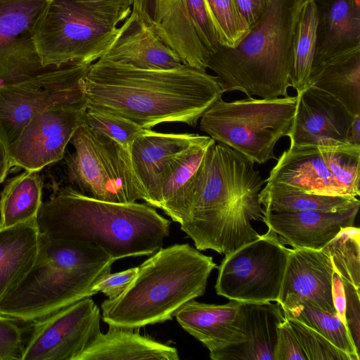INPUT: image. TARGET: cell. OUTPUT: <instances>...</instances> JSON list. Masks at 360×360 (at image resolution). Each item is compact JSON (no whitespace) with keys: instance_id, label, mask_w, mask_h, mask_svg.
<instances>
[{"instance_id":"31","label":"cell","mask_w":360,"mask_h":360,"mask_svg":"<svg viewBox=\"0 0 360 360\" xmlns=\"http://www.w3.org/2000/svg\"><path fill=\"white\" fill-rule=\"evenodd\" d=\"M317 24L318 12L314 1L304 0L295 23L292 46L290 83L297 95L309 86Z\"/></svg>"},{"instance_id":"23","label":"cell","mask_w":360,"mask_h":360,"mask_svg":"<svg viewBox=\"0 0 360 360\" xmlns=\"http://www.w3.org/2000/svg\"><path fill=\"white\" fill-rule=\"evenodd\" d=\"M314 1L318 24L311 70L330 59L360 49V0Z\"/></svg>"},{"instance_id":"22","label":"cell","mask_w":360,"mask_h":360,"mask_svg":"<svg viewBox=\"0 0 360 360\" xmlns=\"http://www.w3.org/2000/svg\"><path fill=\"white\" fill-rule=\"evenodd\" d=\"M98 60L142 70H170L184 65L179 56L131 11Z\"/></svg>"},{"instance_id":"4","label":"cell","mask_w":360,"mask_h":360,"mask_svg":"<svg viewBox=\"0 0 360 360\" xmlns=\"http://www.w3.org/2000/svg\"><path fill=\"white\" fill-rule=\"evenodd\" d=\"M216 268L212 257L188 243L161 248L139 266L122 295L102 302V320L132 329L172 320L184 304L204 295Z\"/></svg>"},{"instance_id":"37","label":"cell","mask_w":360,"mask_h":360,"mask_svg":"<svg viewBox=\"0 0 360 360\" xmlns=\"http://www.w3.org/2000/svg\"><path fill=\"white\" fill-rule=\"evenodd\" d=\"M23 338L14 321L0 316V360H22Z\"/></svg>"},{"instance_id":"18","label":"cell","mask_w":360,"mask_h":360,"mask_svg":"<svg viewBox=\"0 0 360 360\" xmlns=\"http://www.w3.org/2000/svg\"><path fill=\"white\" fill-rule=\"evenodd\" d=\"M334 273L330 258L322 250L290 249L277 302L283 310L308 303L336 314L332 296Z\"/></svg>"},{"instance_id":"33","label":"cell","mask_w":360,"mask_h":360,"mask_svg":"<svg viewBox=\"0 0 360 360\" xmlns=\"http://www.w3.org/2000/svg\"><path fill=\"white\" fill-rule=\"evenodd\" d=\"M283 311L317 330L337 348L347 354L351 360L360 359L347 326L336 314L321 310L308 303H302Z\"/></svg>"},{"instance_id":"30","label":"cell","mask_w":360,"mask_h":360,"mask_svg":"<svg viewBox=\"0 0 360 360\" xmlns=\"http://www.w3.org/2000/svg\"><path fill=\"white\" fill-rule=\"evenodd\" d=\"M41 195L39 171L25 170L10 179L0 195V227L37 220Z\"/></svg>"},{"instance_id":"28","label":"cell","mask_w":360,"mask_h":360,"mask_svg":"<svg viewBox=\"0 0 360 360\" xmlns=\"http://www.w3.org/2000/svg\"><path fill=\"white\" fill-rule=\"evenodd\" d=\"M309 86L332 95L352 115L360 114V49L330 59L313 69Z\"/></svg>"},{"instance_id":"36","label":"cell","mask_w":360,"mask_h":360,"mask_svg":"<svg viewBox=\"0 0 360 360\" xmlns=\"http://www.w3.org/2000/svg\"><path fill=\"white\" fill-rule=\"evenodd\" d=\"M84 124L129 150L134 140L146 129L127 120L89 108L84 112Z\"/></svg>"},{"instance_id":"26","label":"cell","mask_w":360,"mask_h":360,"mask_svg":"<svg viewBox=\"0 0 360 360\" xmlns=\"http://www.w3.org/2000/svg\"><path fill=\"white\" fill-rule=\"evenodd\" d=\"M74 360H179L175 347L141 335L139 330L108 325Z\"/></svg>"},{"instance_id":"15","label":"cell","mask_w":360,"mask_h":360,"mask_svg":"<svg viewBox=\"0 0 360 360\" xmlns=\"http://www.w3.org/2000/svg\"><path fill=\"white\" fill-rule=\"evenodd\" d=\"M86 104L60 103L33 117L8 147L11 167L40 171L62 160L68 143L84 124Z\"/></svg>"},{"instance_id":"16","label":"cell","mask_w":360,"mask_h":360,"mask_svg":"<svg viewBox=\"0 0 360 360\" xmlns=\"http://www.w3.org/2000/svg\"><path fill=\"white\" fill-rule=\"evenodd\" d=\"M49 0H0V86L43 71L34 41L37 21Z\"/></svg>"},{"instance_id":"3","label":"cell","mask_w":360,"mask_h":360,"mask_svg":"<svg viewBox=\"0 0 360 360\" xmlns=\"http://www.w3.org/2000/svg\"><path fill=\"white\" fill-rule=\"evenodd\" d=\"M37 224L51 240L94 244L116 261L154 254L169 236L171 221L148 203L102 201L67 186L42 202Z\"/></svg>"},{"instance_id":"43","label":"cell","mask_w":360,"mask_h":360,"mask_svg":"<svg viewBox=\"0 0 360 360\" xmlns=\"http://www.w3.org/2000/svg\"><path fill=\"white\" fill-rule=\"evenodd\" d=\"M11 167L8 147L0 135V184Z\"/></svg>"},{"instance_id":"13","label":"cell","mask_w":360,"mask_h":360,"mask_svg":"<svg viewBox=\"0 0 360 360\" xmlns=\"http://www.w3.org/2000/svg\"><path fill=\"white\" fill-rule=\"evenodd\" d=\"M91 64L71 63L25 80L0 86V135L8 147L38 114L60 103H83Z\"/></svg>"},{"instance_id":"21","label":"cell","mask_w":360,"mask_h":360,"mask_svg":"<svg viewBox=\"0 0 360 360\" xmlns=\"http://www.w3.org/2000/svg\"><path fill=\"white\" fill-rule=\"evenodd\" d=\"M359 207L338 212L264 211L262 221L283 245L321 250L342 228L354 226Z\"/></svg>"},{"instance_id":"40","label":"cell","mask_w":360,"mask_h":360,"mask_svg":"<svg viewBox=\"0 0 360 360\" xmlns=\"http://www.w3.org/2000/svg\"><path fill=\"white\" fill-rule=\"evenodd\" d=\"M139 266L130 268L120 272L108 273L102 277L93 287L98 293H103L108 300L118 297L129 287L138 273Z\"/></svg>"},{"instance_id":"12","label":"cell","mask_w":360,"mask_h":360,"mask_svg":"<svg viewBox=\"0 0 360 360\" xmlns=\"http://www.w3.org/2000/svg\"><path fill=\"white\" fill-rule=\"evenodd\" d=\"M131 8L184 64L206 71L219 42L204 0H132Z\"/></svg>"},{"instance_id":"6","label":"cell","mask_w":360,"mask_h":360,"mask_svg":"<svg viewBox=\"0 0 360 360\" xmlns=\"http://www.w3.org/2000/svg\"><path fill=\"white\" fill-rule=\"evenodd\" d=\"M304 0H271L262 17L234 47L219 44L207 68L216 73L224 93L274 98L291 86L292 46Z\"/></svg>"},{"instance_id":"34","label":"cell","mask_w":360,"mask_h":360,"mask_svg":"<svg viewBox=\"0 0 360 360\" xmlns=\"http://www.w3.org/2000/svg\"><path fill=\"white\" fill-rule=\"evenodd\" d=\"M215 27L219 44L233 48L249 28L240 15L235 0H204Z\"/></svg>"},{"instance_id":"14","label":"cell","mask_w":360,"mask_h":360,"mask_svg":"<svg viewBox=\"0 0 360 360\" xmlns=\"http://www.w3.org/2000/svg\"><path fill=\"white\" fill-rule=\"evenodd\" d=\"M101 311L90 297L32 323L22 360H74L101 332Z\"/></svg>"},{"instance_id":"42","label":"cell","mask_w":360,"mask_h":360,"mask_svg":"<svg viewBox=\"0 0 360 360\" xmlns=\"http://www.w3.org/2000/svg\"><path fill=\"white\" fill-rule=\"evenodd\" d=\"M332 296L336 314L347 326L345 321L346 299L345 290L340 276L335 272L333 276Z\"/></svg>"},{"instance_id":"35","label":"cell","mask_w":360,"mask_h":360,"mask_svg":"<svg viewBox=\"0 0 360 360\" xmlns=\"http://www.w3.org/2000/svg\"><path fill=\"white\" fill-rule=\"evenodd\" d=\"M284 316L307 360H351L347 354L311 326L288 314L284 313Z\"/></svg>"},{"instance_id":"32","label":"cell","mask_w":360,"mask_h":360,"mask_svg":"<svg viewBox=\"0 0 360 360\" xmlns=\"http://www.w3.org/2000/svg\"><path fill=\"white\" fill-rule=\"evenodd\" d=\"M342 282L360 289V229L344 227L322 249Z\"/></svg>"},{"instance_id":"41","label":"cell","mask_w":360,"mask_h":360,"mask_svg":"<svg viewBox=\"0 0 360 360\" xmlns=\"http://www.w3.org/2000/svg\"><path fill=\"white\" fill-rule=\"evenodd\" d=\"M235 1L240 15L250 29L262 17L271 0H235Z\"/></svg>"},{"instance_id":"17","label":"cell","mask_w":360,"mask_h":360,"mask_svg":"<svg viewBox=\"0 0 360 360\" xmlns=\"http://www.w3.org/2000/svg\"><path fill=\"white\" fill-rule=\"evenodd\" d=\"M290 146L347 144L354 115L332 95L312 86L297 94Z\"/></svg>"},{"instance_id":"24","label":"cell","mask_w":360,"mask_h":360,"mask_svg":"<svg viewBox=\"0 0 360 360\" xmlns=\"http://www.w3.org/2000/svg\"><path fill=\"white\" fill-rule=\"evenodd\" d=\"M214 141L207 136L176 155L165 171L156 207L179 224L188 214L202 164Z\"/></svg>"},{"instance_id":"45","label":"cell","mask_w":360,"mask_h":360,"mask_svg":"<svg viewBox=\"0 0 360 360\" xmlns=\"http://www.w3.org/2000/svg\"><path fill=\"white\" fill-rule=\"evenodd\" d=\"M89 2H101V3H119V2H129L132 4V0H82Z\"/></svg>"},{"instance_id":"44","label":"cell","mask_w":360,"mask_h":360,"mask_svg":"<svg viewBox=\"0 0 360 360\" xmlns=\"http://www.w3.org/2000/svg\"><path fill=\"white\" fill-rule=\"evenodd\" d=\"M348 143L360 146V114L355 115L352 119L349 131Z\"/></svg>"},{"instance_id":"20","label":"cell","mask_w":360,"mask_h":360,"mask_svg":"<svg viewBox=\"0 0 360 360\" xmlns=\"http://www.w3.org/2000/svg\"><path fill=\"white\" fill-rule=\"evenodd\" d=\"M207 136L193 133H162L146 129L132 142L129 153L134 171L143 186L146 202L158 205L165 171L178 154Z\"/></svg>"},{"instance_id":"39","label":"cell","mask_w":360,"mask_h":360,"mask_svg":"<svg viewBox=\"0 0 360 360\" xmlns=\"http://www.w3.org/2000/svg\"><path fill=\"white\" fill-rule=\"evenodd\" d=\"M342 284L346 299V325L356 349L360 354V291L350 283L342 282Z\"/></svg>"},{"instance_id":"19","label":"cell","mask_w":360,"mask_h":360,"mask_svg":"<svg viewBox=\"0 0 360 360\" xmlns=\"http://www.w3.org/2000/svg\"><path fill=\"white\" fill-rule=\"evenodd\" d=\"M284 320L278 302H241L238 330L226 345L210 352V359L274 360L278 327Z\"/></svg>"},{"instance_id":"2","label":"cell","mask_w":360,"mask_h":360,"mask_svg":"<svg viewBox=\"0 0 360 360\" xmlns=\"http://www.w3.org/2000/svg\"><path fill=\"white\" fill-rule=\"evenodd\" d=\"M254 165L224 144L210 146L180 224L197 250L226 255L259 236L251 221L262 220L259 194L266 180Z\"/></svg>"},{"instance_id":"9","label":"cell","mask_w":360,"mask_h":360,"mask_svg":"<svg viewBox=\"0 0 360 360\" xmlns=\"http://www.w3.org/2000/svg\"><path fill=\"white\" fill-rule=\"evenodd\" d=\"M70 142L74 151L65 160L68 187L105 202L146 201L127 148L85 124L77 129Z\"/></svg>"},{"instance_id":"10","label":"cell","mask_w":360,"mask_h":360,"mask_svg":"<svg viewBox=\"0 0 360 360\" xmlns=\"http://www.w3.org/2000/svg\"><path fill=\"white\" fill-rule=\"evenodd\" d=\"M360 146H290L266 182L308 193L356 198L360 195Z\"/></svg>"},{"instance_id":"38","label":"cell","mask_w":360,"mask_h":360,"mask_svg":"<svg viewBox=\"0 0 360 360\" xmlns=\"http://www.w3.org/2000/svg\"><path fill=\"white\" fill-rule=\"evenodd\" d=\"M274 360H307L304 350L285 319L278 327Z\"/></svg>"},{"instance_id":"1","label":"cell","mask_w":360,"mask_h":360,"mask_svg":"<svg viewBox=\"0 0 360 360\" xmlns=\"http://www.w3.org/2000/svg\"><path fill=\"white\" fill-rule=\"evenodd\" d=\"M86 108L143 129L167 122L195 127L224 91L217 76L188 65L142 70L98 60L83 81Z\"/></svg>"},{"instance_id":"5","label":"cell","mask_w":360,"mask_h":360,"mask_svg":"<svg viewBox=\"0 0 360 360\" xmlns=\"http://www.w3.org/2000/svg\"><path fill=\"white\" fill-rule=\"evenodd\" d=\"M115 262L91 243H62L40 234L36 259L26 275L0 301V316L34 322L96 294L94 285Z\"/></svg>"},{"instance_id":"8","label":"cell","mask_w":360,"mask_h":360,"mask_svg":"<svg viewBox=\"0 0 360 360\" xmlns=\"http://www.w3.org/2000/svg\"><path fill=\"white\" fill-rule=\"evenodd\" d=\"M297 96L248 98L232 102L221 98L200 118V129L253 163L276 159L274 148L288 136L294 120Z\"/></svg>"},{"instance_id":"27","label":"cell","mask_w":360,"mask_h":360,"mask_svg":"<svg viewBox=\"0 0 360 360\" xmlns=\"http://www.w3.org/2000/svg\"><path fill=\"white\" fill-rule=\"evenodd\" d=\"M39 238L37 220L0 227V301L32 266Z\"/></svg>"},{"instance_id":"7","label":"cell","mask_w":360,"mask_h":360,"mask_svg":"<svg viewBox=\"0 0 360 360\" xmlns=\"http://www.w3.org/2000/svg\"><path fill=\"white\" fill-rule=\"evenodd\" d=\"M131 8L129 2L49 0L34 31L43 67L96 62L113 41L117 25L129 16Z\"/></svg>"},{"instance_id":"29","label":"cell","mask_w":360,"mask_h":360,"mask_svg":"<svg viewBox=\"0 0 360 360\" xmlns=\"http://www.w3.org/2000/svg\"><path fill=\"white\" fill-rule=\"evenodd\" d=\"M259 198L264 210L272 212H338L360 206L357 198L308 193L276 182H266L259 192Z\"/></svg>"},{"instance_id":"25","label":"cell","mask_w":360,"mask_h":360,"mask_svg":"<svg viewBox=\"0 0 360 360\" xmlns=\"http://www.w3.org/2000/svg\"><path fill=\"white\" fill-rule=\"evenodd\" d=\"M241 302L215 304L191 300L174 314L181 328L210 352L226 345L238 329Z\"/></svg>"},{"instance_id":"11","label":"cell","mask_w":360,"mask_h":360,"mask_svg":"<svg viewBox=\"0 0 360 360\" xmlns=\"http://www.w3.org/2000/svg\"><path fill=\"white\" fill-rule=\"evenodd\" d=\"M290 250L270 230L243 245L218 266L217 294L239 302H277Z\"/></svg>"}]
</instances>
